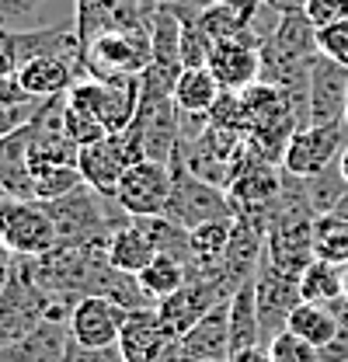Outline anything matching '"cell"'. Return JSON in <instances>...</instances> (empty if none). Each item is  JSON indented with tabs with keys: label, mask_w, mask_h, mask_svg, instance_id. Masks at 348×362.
Returning a JSON list of instances; mask_svg holds the SVG:
<instances>
[{
	"label": "cell",
	"mask_w": 348,
	"mask_h": 362,
	"mask_svg": "<svg viewBox=\"0 0 348 362\" xmlns=\"http://www.w3.org/2000/svg\"><path fill=\"white\" fill-rule=\"evenodd\" d=\"M112 199L126 216H164L171 199V168L157 160H136L126 168Z\"/></svg>",
	"instance_id": "obj_5"
},
{
	"label": "cell",
	"mask_w": 348,
	"mask_h": 362,
	"mask_svg": "<svg viewBox=\"0 0 348 362\" xmlns=\"http://www.w3.org/2000/svg\"><path fill=\"white\" fill-rule=\"evenodd\" d=\"M261 42L265 35L248 28L240 32L237 39H226V42H216L213 52H209V74L219 81L223 90H248L251 84L261 81Z\"/></svg>",
	"instance_id": "obj_8"
},
{
	"label": "cell",
	"mask_w": 348,
	"mask_h": 362,
	"mask_svg": "<svg viewBox=\"0 0 348 362\" xmlns=\"http://www.w3.org/2000/svg\"><path fill=\"white\" fill-rule=\"evenodd\" d=\"M199 28L206 32V39L216 45V42H226V39H237L240 32H248L251 25H244L240 21V14L230 7V4H223V0H209L206 7H202V14H199Z\"/></svg>",
	"instance_id": "obj_25"
},
{
	"label": "cell",
	"mask_w": 348,
	"mask_h": 362,
	"mask_svg": "<svg viewBox=\"0 0 348 362\" xmlns=\"http://www.w3.org/2000/svg\"><path fill=\"white\" fill-rule=\"evenodd\" d=\"M11 272H14V269H0V293H4V286H7V279H11Z\"/></svg>",
	"instance_id": "obj_38"
},
{
	"label": "cell",
	"mask_w": 348,
	"mask_h": 362,
	"mask_svg": "<svg viewBox=\"0 0 348 362\" xmlns=\"http://www.w3.org/2000/svg\"><path fill=\"white\" fill-rule=\"evenodd\" d=\"M209 122L219 129L230 133H244L248 136V112H244V98L237 90H223L216 98V105L209 108Z\"/></svg>",
	"instance_id": "obj_29"
},
{
	"label": "cell",
	"mask_w": 348,
	"mask_h": 362,
	"mask_svg": "<svg viewBox=\"0 0 348 362\" xmlns=\"http://www.w3.org/2000/svg\"><path fill=\"white\" fill-rule=\"evenodd\" d=\"M81 74L84 70H81L77 52H45V56L28 59L14 74V81H18V90H25L28 98H59L74 88Z\"/></svg>",
	"instance_id": "obj_11"
},
{
	"label": "cell",
	"mask_w": 348,
	"mask_h": 362,
	"mask_svg": "<svg viewBox=\"0 0 348 362\" xmlns=\"http://www.w3.org/2000/svg\"><path fill=\"white\" fill-rule=\"evenodd\" d=\"M300 293L310 303H335L345 296V269L324 258H313L300 275Z\"/></svg>",
	"instance_id": "obj_22"
},
{
	"label": "cell",
	"mask_w": 348,
	"mask_h": 362,
	"mask_svg": "<svg viewBox=\"0 0 348 362\" xmlns=\"http://www.w3.org/2000/svg\"><path fill=\"white\" fill-rule=\"evenodd\" d=\"M219 94H223V88L209 74V66H185L174 81V105L185 115H209Z\"/></svg>",
	"instance_id": "obj_17"
},
{
	"label": "cell",
	"mask_w": 348,
	"mask_h": 362,
	"mask_svg": "<svg viewBox=\"0 0 348 362\" xmlns=\"http://www.w3.org/2000/svg\"><path fill=\"white\" fill-rule=\"evenodd\" d=\"M42 206L56 223V240H59L56 247H81V244H91L98 237H112V230L119 226H112V220L105 216L101 192H94L91 185H81L70 195L42 202Z\"/></svg>",
	"instance_id": "obj_3"
},
{
	"label": "cell",
	"mask_w": 348,
	"mask_h": 362,
	"mask_svg": "<svg viewBox=\"0 0 348 362\" xmlns=\"http://www.w3.org/2000/svg\"><path fill=\"white\" fill-rule=\"evenodd\" d=\"M230 233H233V220H209V223H199L195 230H188V247H192L188 275L219 269V262L230 247Z\"/></svg>",
	"instance_id": "obj_19"
},
{
	"label": "cell",
	"mask_w": 348,
	"mask_h": 362,
	"mask_svg": "<svg viewBox=\"0 0 348 362\" xmlns=\"http://www.w3.org/2000/svg\"><path fill=\"white\" fill-rule=\"evenodd\" d=\"M153 59L146 28H105L81 49L87 77H139Z\"/></svg>",
	"instance_id": "obj_1"
},
{
	"label": "cell",
	"mask_w": 348,
	"mask_h": 362,
	"mask_svg": "<svg viewBox=\"0 0 348 362\" xmlns=\"http://www.w3.org/2000/svg\"><path fill=\"white\" fill-rule=\"evenodd\" d=\"M338 171H342V178H345V185H348V146L342 150V157H338Z\"/></svg>",
	"instance_id": "obj_37"
},
{
	"label": "cell",
	"mask_w": 348,
	"mask_h": 362,
	"mask_svg": "<svg viewBox=\"0 0 348 362\" xmlns=\"http://www.w3.org/2000/svg\"><path fill=\"white\" fill-rule=\"evenodd\" d=\"M115 7H119V0H77L74 35H77L81 49H84V45L91 42L98 32H105V28H108V21H112Z\"/></svg>",
	"instance_id": "obj_26"
},
{
	"label": "cell",
	"mask_w": 348,
	"mask_h": 362,
	"mask_svg": "<svg viewBox=\"0 0 348 362\" xmlns=\"http://www.w3.org/2000/svg\"><path fill=\"white\" fill-rule=\"evenodd\" d=\"M331 213H335V216H342V220H348V192L342 195V199H338V206H335Z\"/></svg>",
	"instance_id": "obj_36"
},
{
	"label": "cell",
	"mask_w": 348,
	"mask_h": 362,
	"mask_svg": "<svg viewBox=\"0 0 348 362\" xmlns=\"http://www.w3.org/2000/svg\"><path fill=\"white\" fill-rule=\"evenodd\" d=\"M303 11L317 28H327L335 21H348V0H306Z\"/></svg>",
	"instance_id": "obj_32"
},
{
	"label": "cell",
	"mask_w": 348,
	"mask_h": 362,
	"mask_svg": "<svg viewBox=\"0 0 348 362\" xmlns=\"http://www.w3.org/2000/svg\"><path fill=\"white\" fill-rule=\"evenodd\" d=\"M171 341L174 338L164 331L157 307H139L126 317V327L119 334V352L122 362H157Z\"/></svg>",
	"instance_id": "obj_13"
},
{
	"label": "cell",
	"mask_w": 348,
	"mask_h": 362,
	"mask_svg": "<svg viewBox=\"0 0 348 362\" xmlns=\"http://www.w3.org/2000/svg\"><path fill=\"white\" fill-rule=\"evenodd\" d=\"M313 255L335 265H348V220L324 213L313 220Z\"/></svg>",
	"instance_id": "obj_23"
},
{
	"label": "cell",
	"mask_w": 348,
	"mask_h": 362,
	"mask_svg": "<svg viewBox=\"0 0 348 362\" xmlns=\"http://www.w3.org/2000/svg\"><path fill=\"white\" fill-rule=\"evenodd\" d=\"M126 168H129V160H126L122 146L115 143L112 133L105 136V139H98V143L81 146V153H77V171H81L84 185H91L101 195H115Z\"/></svg>",
	"instance_id": "obj_14"
},
{
	"label": "cell",
	"mask_w": 348,
	"mask_h": 362,
	"mask_svg": "<svg viewBox=\"0 0 348 362\" xmlns=\"http://www.w3.org/2000/svg\"><path fill=\"white\" fill-rule=\"evenodd\" d=\"M345 300H348V265H345Z\"/></svg>",
	"instance_id": "obj_39"
},
{
	"label": "cell",
	"mask_w": 348,
	"mask_h": 362,
	"mask_svg": "<svg viewBox=\"0 0 348 362\" xmlns=\"http://www.w3.org/2000/svg\"><path fill=\"white\" fill-rule=\"evenodd\" d=\"M199 362H230V359H199Z\"/></svg>",
	"instance_id": "obj_40"
},
{
	"label": "cell",
	"mask_w": 348,
	"mask_h": 362,
	"mask_svg": "<svg viewBox=\"0 0 348 362\" xmlns=\"http://www.w3.org/2000/svg\"><path fill=\"white\" fill-rule=\"evenodd\" d=\"M136 282H139V289H143V296L150 303H161L164 296L178 293L188 282V265L181 258H174V255H157L146 269L136 275Z\"/></svg>",
	"instance_id": "obj_20"
},
{
	"label": "cell",
	"mask_w": 348,
	"mask_h": 362,
	"mask_svg": "<svg viewBox=\"0 0 348 362\" xmlns=\"http://www.w3.org/2000/svg\"><path fill=\"white\" fill-rule=\"evenodd\" d=\"M4 244L18 255V258H42L49 251H56V223L45 213L42 202H7V216H4Z\"/></svg>",
	"instance_id": "obj_9"
},
{
	"label": "cell",
	"mask_w": 348,
	"mask_h": 362,
	"mask_svg": "<svg viewBox=\"0 0 348 362\" xmlns=\"http://www.w3.org/2000/svg\"><path fill=\"white\" fill-rule=\"evenodd\" d=\"M306 0H265V7H272L275 14H293V11H303Z\"/></svg>",
	"instance_id": "obj_35"
},
{
	"label": "cell",
	"mask_w": 348,
	"mask_h": 362,
	"mask_svg": "<svg viewBox=\"0 0 348 362\" xmlns=\"http://www.w3.org/2000/svg\"><path fill=\"white\" fill-rule=\"evenodd\" d=\"M35 202H52V199H63L70 195L74 188H81L84 178L77 171V164H59V168H45L35 175Z\"/></svg>",
	"instance_id": "obj_27"
},
{
	"label": "cell",
	"mask_w": 348,
	"mask_h": 362,
	"mask_svg": "<svg viewBox=\"0 0 348 362\" xmlns=\"http://www.w3.org/2000/svg\"><path fill=\"white\" fill-rule=\"evenodd\" d=\"M338 324H342V317L335 314V307L331 303H310V300H303L293 314H289V331L293 334H300V338H306L310 345H327L331 338H335V331H338Z\"/></svg>",
	"instance_id": "obj_21"
},
{
	"label": "cell",
	"mask_w": 348,
	"mask_h": 362,
	"mask_svg": "<svg viewBox=\"0 0 348 362\" xmlns=\"http://www.w3.org/2000/svg\"><path fill=\"white\" fill-rule=\"evenodd\" d=\"M168 168H171V199H168L164 216L171 223H178L181 230H195L199 223H209V220H233L237 216L226 188L195 178L181 160H171Z\"/></svg>",
	"instance_id": "obj_2"
},
{
	"label": "cell",
	"mask_w": 348,
	"mask_h": 362,
	"mask_svg": "<svg viewBox=\"0 0 348 362\" xmlns=\"http://www.w3.org/2000/svg\"><path fill=\"white\" fill-rule=\"evenodd\" d=\"M345 126H348V108H345Z\"/></svg>",
	"instance_id": "obj_41"
},
{
	"label": "cell",
	"mask_w": 348,
	"mask_h": 362,
	"mask_svg": "<svg viewBox=\"0 0 348 362\" xmlns=\"http://www.w3.org/2000/svg\"><path fill=\"white\" fill-rule=\"evenodd\" d=\"M300 185H303L306 206H310L317 216L331 213V209L338 206V199L348 192V185H345V178H342V171H338V164L327 168V171H320V175H313V178H300Z\"/></svg>",
	"instance_id": "obj_24"
},
{
	"label": "cell",
	"mask_w": 348,
	"mask_h": 362,
	"mask_svg": "<svg viewBox=\"0 0 348 362\" xmlns=\"http://www.w3.org/2000/svg\"><path fill=\"white\" fill-rule=\"evenodd\" d=\"M345 108H348V66L317 52V59L310 63V84H306L310 126H338V122H345Z\"/></svg>",
	"instance_id": "obj_7"
},
{
	"label": "cell",
	"mask_w": 348,
	"mask_h": 362,
	"mask_svg": "<svg viewBox=\"0 0 348 362\" xmlns=\"http://www.w3.org/2000/svg\"><path fill=\"white\" fill-rule=\"evenodd\" d=\"M317 49L327 59H338L348 66V21H335L327 28H317Z\"/></svg>",
	"instance_id": "obj_31"
},
{
	"label": "cell",
	"mask_w": 348,
	"mask_h": 362,
	"mask_svg": "<svg viewBox=\"0 0 348 362\" xmlns=\"http://www.w3.org/2000/svg\"><path fill=\"white\" fill-rule=\"evenodd\" d=\"M126 317H129V310L108 296H84L74 303L66 327H70L74 341H81L87 349H105V345H119Z\"/></svg>",
	"instance_id": "obj_10"
},
{
	"label": "cell",
	"mask_w": 348,
	"mask_h": 362,
	"mask_svg": "<svg viewBox=\"0 0 348 362\" xmlns=\"http://www.w3.org/2000/svg\"><path fill=\"white\" fill-rule=\"evenodd\" d=\"M255 303H258V320H261V338L272 341L279 331H286L289 314L303 303L300 293V279L279 272L272 262L261 258L258 272H255Z\"/></svg>",
	"instance_id": "obj_6"
},
{
	"label": "cell",
	"mask_w": 348,
	"mask_h": 362,
	"mask_svg": "<svg viewBox=\"0 0 348 362\" xmlns=\"http://www.w3.org/2000/svg\"><path fill=\"white\" fill-rule=\"evenodd\" d=\"M59 115H63V129H66V136H70L77 146L98 143V139H105V136H108V129L101 126V119H98V115H91V112L77 108V105H70L66 98H63V105H59Z\"/></svg>",
	"instance_id": "obj_28"
},
{
	"label": "cell",
	"mask_w": 348,
	"mask_h": 362,
	"mask_svg": "<svg viewBox=\"0 0 348 362\" xmlns=\"http://www.w3.org/2000/svg\"><path fill=\"white\" fill-rule=\"evenodd\" d=\"M268 356H272V362H317V345H310L306 338L293 334L286 327L268 341Z\"/></svg>",
	"instance_id": "obj_30"
},
{
	"label": "cell",
	"mask_w": 348,
	"mask_h": 362,
	"mask_svg": "<svg viewBox=\"0 0 348 362\" xmlns=\"http://www.w3.org/2000/svg\"><path fill=\"white\" fill-rule=\"evenodd\" d=\"M157 240L150 237V230L139 223V220H126L112 230L108 237V262L112 269L126 272V275H139L153 258H157Z\"/></svg>",
	"instance_id": "obj_16"
},
{
	"label": "cell",
	"mask_w": 348,
	"mask_h": 362,
	"mask_svg": "<svg viewBox=\"0 0 348 362\" xmlns=\"http://www.w3.org/2000/svg\"><path fill=\"white\" fill-rule=\"evenodd\" d=\"M258 345H265V338H261L255 279H251L230 296V356H237L244 349H258Z\"/></svg>",
	"instance_id": "obj_18"
},
{
	"label": "cell",
	"mask_w": 348,
	"mask_h": 362,
	"mask_svg": "<svg viewBox=\"0 0 348 362\" xmlns=\"http://www.w3.org/2000/svg\"><path fill=\"white\" fill-rule=\"evenodd\" d=\"M185 362L230 359V300L216 303L202 320H195L181 338H174Z\"/></svg>",
	"instance_id": "obj_12"
},
{
	"label": "cell",
	"mask_w": 348,
	"mask_h": 362,
	"mask_svg": "<svg viewBox=\"0 0 348 362\" xmlns=\"http://www.w3.org/2000/svg\"><path fill=\"white\" fill-rule=\"evenodd\" d=\"M70 345V327L66 317H45L35 331H28L21 341L4 345L0 362H63Z\"/></svg>",
	"instance_id": "obj_15"
},
{
	"label": "cell",
	"mask_w": 348,
	"mask_h": 362,
	"mask_svg": "<svg viewBox=\"0 0 348 362\" xmlns=\"http://www.w3.org/2000/svg\"><path fill=\"white\" fill-rule=\"evenodd\" d=\"M63 362H122V352H119V345H105V349H87L81 341H74L70 338V345H66V356Z\"/></svg>",
	"instance_id": "obj_33"
},
{
	"label": "cell",
	"mask_w": 348,
	"mask_h": 362,
	"mask_svg": "<svg viewBox=\"0 0 348 362\" xmlns=\"http://www.w3.org/2000/svg\"><path fill=\"white\" fill-rule=\"evenodd\" d=\"M230 362H272V356H268L265 345H258V349H244V352L230 356Z\"/></svg>",
	"instance_id": "obj_34"
},
{
	"label": "cell",
	"mask_w": 348,
	"mask_h": 362,
	"mask_svg": "<svg viewBox=\"0 0 348 362\" xmlns=\"http://www.w3.org/2000/svg\"><path fill=\"white\" fill-rule=\"evenodd\" d=\"M345 129H348L345 122L296 129L293 139H289V146H286V153H282V164L279 168L286 175H293V178H313V175L335 168L338 157H342V150L348 146Z\"/></svg>",
	"instance_id": "obj_4"
}]
</instances>
